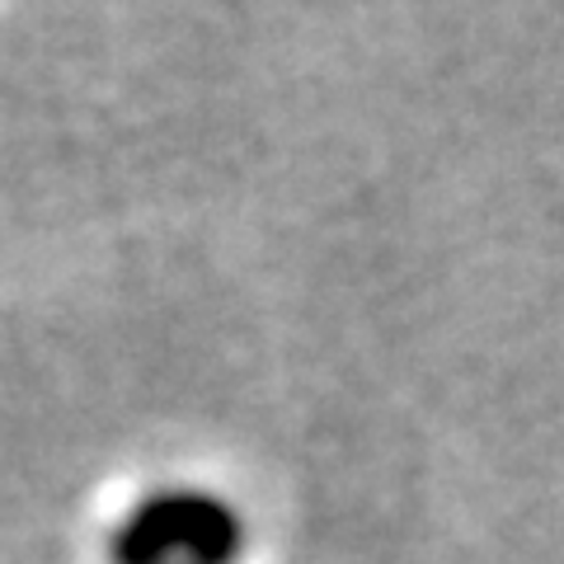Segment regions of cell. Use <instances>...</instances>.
<instances>
[{"label": "cell", "instance_id": "1", "mask_svg": "<svg viewBox=\"0 0 564 564\" xmlns=\"http://www.w3.org/2000/svg\"><path fill=\"white\" fill-rule=\"evenodd\" d=\"M245 518L207 489H155L109 536V564H236Z\"/></svg>", "mask_w": 564, "mask_h": 564}]
</instances>
